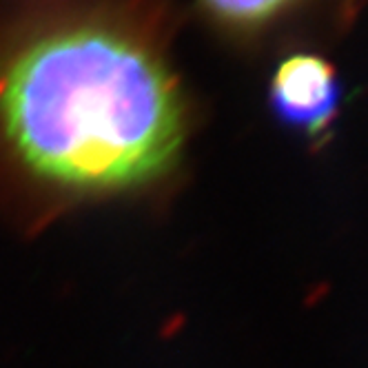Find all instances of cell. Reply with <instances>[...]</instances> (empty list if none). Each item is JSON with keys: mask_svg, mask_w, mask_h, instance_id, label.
I'll list each match as a JSON object with an SVG mask.
<instances>
[{"mask_svg": "<svg viewBox=\"0 0 368 368\" xmlns=\"http://www.w3.org/2000/svg\"><path fill=\"white\" fill-rule=\"evenodd\" d=\"M206 3L233 23H260L289 7L293 0H206Z\"/></svg>", "mask_w": 368, "mask_h": 368, "instance_id": "3957f363", "label": "cell"}, {"mask_svg": "<svg viewBox=\"0 0 368 368\" xmlns=\"http://www.w3.org/2000/svg\"><path fill=\"white\" fill-rule=\"evenodd\" d=\"M271 102L286 127L306 136L328 129L342 105V82L331 62L297 53L280 64L273 78Z\"/></svg>", "mask_w": 368, "mask_h": 368, "instance_id": "7a4b0ae2", "label": "cell"}, {"mask_svg": "<svg viewBox=\"0 0 368 368\" xmlns=\"http://www.w3.org/2000/svg\"><path fill=\"white\" fill-rule=\"evenodd\" d=\"M0 127L32 173L75 191L162 175L180 154L184 107L145 47L102 29L45 36L0 78Z\"/></svg>", "mask_w": 368, "mask_h": 368, "instance_id": "6da1fadb", "label": "cell"}]
</instances>
